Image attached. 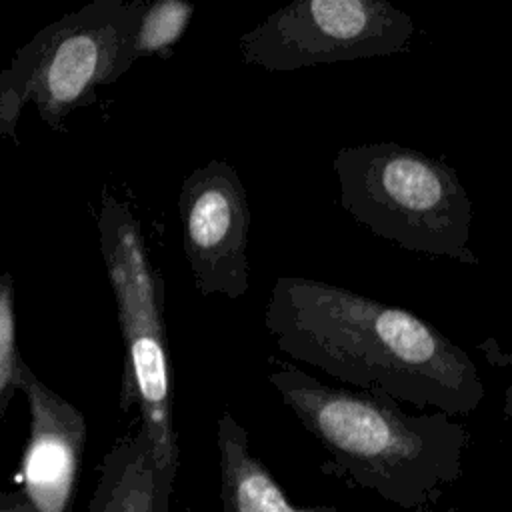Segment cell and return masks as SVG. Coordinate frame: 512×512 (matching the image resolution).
I'll return each mask as SVG.
<instances>
[{"instance_id":"cell-1","label":"cell","mask_w":512,"mask_h":512,"mask_svg":"<svg viewBox=\"0 0 512 512\" xmlns=\"http://www.w3.org/2000/svg\"><path fill=\"white\" fill-rule=\"evenodd\" d=\"M280 348L354 390L470 414L484 400L474 360L428 320L330 282L280 276L264 308Z\"/></svg>"},{"instance_id":"cell-2","label":"cell","mask_w":512,"mask_h":512,"mask_svg":"<svg viewBox=\"0 0 512 512\" xmlns=\"http://www.w3.org/2000/svg\"><path fill=\"white\" fill-rule=\"evenodd\" d=\"M266 378L332 468L384 500L422 508L460 478L468 432L448 414L414 416L386 396L324 384L288 362Z\"/></svg>"},{"instance_id":"cell-3","label":"cell","mask_w":512,"mask_h":512,"mask_svg":"<svg viewBox=\"0 0 512 512\" xmlns=\"http://www.w3.org/2000/svg\"><path fill=\"white\" fill-rule=\"evenodd\" d=\"M334 172L342 208L376 236L410 252L478 264L470 248L474 210L458 174L398 142L344 146Z\"/></svg>"},{"instance_id":"cell-4","label":"cell","mask_w":512,"mask_h":512,"mask_svg":"<svg viewBox=\"0 0 512 512\" xmlns=\"http://www.w3.org/2000/svg\"><path fill=\"white\" fill-rule=\"evenodd\" d=\"M144 0H94L44 26L0 72V134L32 102L52 130L96 100L100 86L116 82L134 64L132 44Z\"/></svg>"},{"instance_id":"cell-5","label":"cell","mask_w":512,"mask_h":512,"mask_svg":"<svg viewBox=\"0 0 512 512\" xmlns=\"http://www.w3.org/2000/svg\"><path fill=\"white\" fill-rule=\"evenodd\" d=\"M96 226L124 342L120 404L124 410L138 406L140 428L150 440L156 466L176 474L178 440L172 418L162 276L150 264L140 224L124 202L104 192Z\"/></svg>"},{"instance_id":"cell-6","label":"cell","mask_w":512,"mask_h":512,"mask_svg":"<svg viewBox=\"0 0 512 512\" xmlns=\"http://www.w3.org/2000/svg\"><path fill=\"white\" fill-rule=\"evenodd\" d=\"M414 20L386 0H294L238 38L246 64L290 72L406 52Z\"/></svg>"},{"instance_id":"cell-7","label":"cell","mask_w":512,"mask_h":512,"mask_svg":"<svg viewBox=\"0 0 512 512\" xmlns=\"http://www.w3.org/2000/svg\"><path fill=\"white\" fill-rule=\"evenodd\" d=\"M184 254L202 296L236 300L250 284V204L232 164L210 160L178 192Z\"/></svg>"},{"instance_id":"cell-8","label":"cell","mask_w":512,"mask_h":512,"mask_svg":"<svg viewBox=\"0 0 512 512\" xmlns=\"http://www.w3.org/2000/svg\"><path fill=\"white\" fill-rule=\"evenodd\" d=\"M16 386L30 408V434L20 464L22 492L36 512H70L86 444L84 416L40 382L22 356Z\"/></svg>"},{"instance_id":"cell-9","label":"cell","mask_w":512,"mask_h":512,"mask_svg":"<svg viewBox=\"0 0 512 512\" xmlns=\"http://www.w3.org/2000/svg\"><path fill=\"white\" fill-rule=\"evenodd\" d=\"M174 478L156 466L150 440L140 428L104 454L86 512H170Z\"/></svg>"},{"instance_id":"cell-10","label":"cell","mask_w":512,"mask_h":512,"mask_svg":"<svg viewBox=\"0 0 512 512\" xmlns=\"http://www.w3.org/2000/svg\"><path fill=\"white\" fill-rule=\"evenodd\" d=\"M216 446L222 512H338L330 504H292L270 470L252 454L248 432L228 412L218 418Z\"/></svg>"},{"instance_id":"cell-11","label":"cell","mask_w":512,"mask_h":512,"mask_svg":"<svg viewBox=\"0 0 512 512\" xmlns=\"http://www.w3.org/2000/svg\"><path fill=\"white\" fill-rule=\"evenodd\" d=\"M194 6L184 0H156L142 10L132 44L134 62L146 56L168 58L186 32Z\"/></svg>"},{"instance_id":"cell-12","label":"cell","mask_w":512,"mask_h":512,"mask_svg":"<svg viewBox=\"0 0 512 512\" xmlns=\"http://www.w3.org/2000/svg\"><path fill=\"white\" fill-rule=\"evenodd\" d=\"M14 324V284L10 274L0 276V354L16 350Z\"/></svg>"},{"instance_id":"cell-13","label":"cell","mask_w":512,"mask_h":512,"mask_svg":"<svg viewBox=\"0 0 512 512\" xmlns=\"http://www.w3.org/2000/svg\"><path fill=\"white\" fill-rule=\"evenodd\" d=\"M20 360L18 348L6 354H0V418L14 394L16 386V364Z\"/></svg>"},{"instance_id":"cell-14","label":"cell","mask_w":512,"mask_h":512,"mask_svg":"<svg viewBox=\"0 0 512 512\" xmlns=\"http://www.w3.org/2000/svg\"><path fill=\"white\" fill-rule=\"evenodd\" d=\"M0 512H36L22 490L0 492Z\"/></svg>"}]
</instances>
